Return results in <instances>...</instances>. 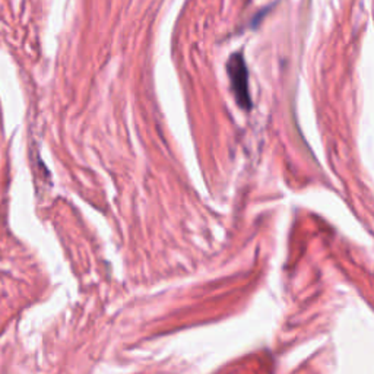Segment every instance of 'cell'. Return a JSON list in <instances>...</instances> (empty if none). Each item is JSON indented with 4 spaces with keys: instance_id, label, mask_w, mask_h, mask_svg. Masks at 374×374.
I'll return each mask as SVG.
<instances>
[{
    "instance_id": "obj_1",
    "label": "cell",
    "mask_w": 374,
    "mask_h": 374,
    "mask_svg": "<svg viewBox=\"0 0 374 374\" xmlns=\"http://www.w3.org/2000/svg\"><path fill=\"white\" fill-rule=\"evenodd\" d=\"M227 72L231 81V88L237 104L243 108V110H250L251 98L249 92V70L243 56L240 53L233 54L227 63Z\"/></svg>"
}]
</instances>
